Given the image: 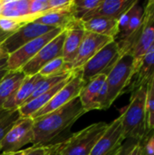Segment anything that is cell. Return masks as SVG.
<instances>
[{"label": "cell", "instance_id": "1", "mask_svg": "<svg viewBox=\"0 0 154 155\" xmlns=\"http://www.w3.org/2000/svg\"><path fill=\"white\" fill-rule=\"evenodd\" d=\"M85 111L79 96L60 107L34 120V146H49L50 143L69 130Z\"/></svg>", "mask_w": 154, "mask_h": 155}, {"label": "cell", "instance_id": "2", "mask_svg": "<svg viewBox=\"0 0 154 155\" xmlns=\"http://www.w3.org/2000/svg\"><path fill=\"white\" fill-rule=\"evenodd\" d=\"M148 86H142L133 91L129 104L122 110V125L125 139L142 142L151 133L148 130L146 112Z\"/></svg>", "mask_w": 154, "mask_h": 155}, {"label": "cell", "instance_id": "3", "mask_svg": "<svg viewBox=\"0 0 154 155\" xmlns=\"http://www.w3.org/2000/svg\"><path fill=\"white\" fill-rule=\"evenodd\" d=\"M108 125L104 122L93 124L51 147L59 155H89Z\"/></svg>", "mask_w": 154, "mask_h": 155}, {"label": "cell", "instance_id": "4", "mask_svg": "<svg viewBox=\"0 0 154 155\" xmlns=\"http://www.w3.org/2000/svg\"><path fill=\"white\" fill-rule=\"evenodd\" d=\"M134 72L135 63L133 56L129 53L122 54L106 75L107 98L105 110L110 108L119 96L125 94L134 75Z\"/></svg>", "mask_w": 154, "mask_h": 155}, {"label": "cell", "instance_id": "5", "mask_svg": "<svg viewBox=\"0 0 154 155\" xmlns=\"http://www.w3.org/2000/svg\"><path fill=\"white\" fill-rule=\"evenodd\" d=\"M121 56L117 42L115 40L112 41L79 70L83 80L86 83L100 74L107 75Z\"/></svg>", "mask_w": 154, "mask_h": 155}, {"label": "cell", "instance_id": "6", "mask_svg": "<svg viewBox=\"0 0 154 155\" xmlns=\"http://www.w3.org/2000/svg\"><path fill=\"white\" fill-rule=\"evenodd\" d=\"M34 139V120L20 117L5 135L0 144V154L19 152L24 146L32 143Z\"/></svg>", "mask_w": 154, "mask_h": 155}, {"label": "cell", "instance_id": "7", "mask_svg": "<svg viewBox=\"0 0 154 155\" xmlns=\"http://www.w3.org/2000/svg\"><path fill=\"white\" fill-rule=\"evenodd\" d=\"M64 29L55 28L51 32L39 36L38 38L25 44L19 49H17L13 54H9L7 57V68L8 71L21 70V68L25 65L35 54L51 40L62 33Z\"/></svg>", "mask_w": 154, "mask_h": 155}, {"label": "cell", "instance_id": "8", "mask_svg": "<svg viewBox=\"0 0 154 155\" xmlns=\"http://www.w3.org/2000/svg\"><path fill=\"white\" fill-rule=\"evenodd\" d=\"M65 29L46 44L21 70L26 76L37 74L40 70L51 61L63 56V45L65 38Z\"/></svg>", "mask_w": 154, "mask_h": 155}, {"label": "cell", "instance_id": "9", "mask_svg": "<svg viewBox=\"0 0 154 155\" xmlns=\"http://www.w3.org/2000/svg\"><path fill=\"white\" fill-rule=\"evenodd\" d=\"M86 83L83 80L80 71H74L73 76L71 79L65 84L64 86H63L56 94L51 99V101L44 105L43 108H41L39 111H37L34 114L32 115V119H35L37 117L43 116L44 114H47L51 112H54L60 107L65 105L74 98L78 97L83 87L84 86Z\"/></svg>", "mask_w": 154, "mask_h": 155}, {"label": "cell", "instance_id": "10", "mask_svg": "<svg viewBox=\"0 0 154 155\" xmlns=\"http://www.w3.org/2000/svg\"><path fill=\"white\" fill-rule=\"evenodd\" d=\"M112 41H113V39L110 37L85 31L84 39L81 43L74 60L69 64H65L66 71L74 72L80 70L103 47H104Z\"/></svg>", "mask_w": 154, "mask_h": 155}, {"label": "cell", "instance_id": "11", "mask_svg": "<svg viewBox=\"0 0 154 155\" xmlns=\"http://www.w3.org/2000/svg\"><path fill=\"white\" fill-rule=\"evenodd\" d=\"M55 28L36 24L34 22L25 23L16 32L7 37L1 45V48L7 54H11L25 44L44 35Z\"/></svg>", "mask_w": 154, "mask_h": 155}, {"label": "cell", "instance_id": "12", "mask_svg": "<svg viewBox=\"0 0 154 155\" xmlns=\"http://www.w3.org/2000/svg\"><path fill=\"white\" fill-rule=\"evenodd\" d=\"M125 140L122 125V116L120 115L109 124L106 131L89 155H112Z\"/></svg>", "mask_w": 154, "mask_h": 155}, {"label": "cell", "instance_id": "13", "mask_svg": "<svg viewBox=\"0 0 154 155\" xmlns=\"http://www.w3.org/2000/svg\"><path fill=\"white\" fill-rule=\"evenodd\" d=\"M66 35L63 45V59L66 64H71L79 50L81 43L84 39L85 30L83 21L74 20L66 29Z\"/></svg>", "mask_w": 154, "mask_h": 155}, {"label": "cell", "instance_id": "14", "mask_svg": "<svg viewBox=\"0 0 154 155\" xmlns=\"http://www.w3.org/2000/svg\"><path fill=\"white\" fill-rule=\"evenodd\" d=\"M154 78V46L143 57L125 93H133L142 86H148Z\"/></svg>", "mask_w": 154, "mask_h": 155}, {"label": "cell", "instance_id": "15", "mask_svg": "<svg viewBox=\"0 0 154 155\" xmlns=\"http://www.w3.org/2000/svg\"><path fill=\"white\" fill-rule=\"evenodd\" d=\"M42 77L43 76L39 74L33 76H26L14 95L4 104L2 109L5 111H18V109L28 101L37 83L42 79Z\"/></svg>", "mask_w": 154, "mask_h": 155}, {"label": "cell", "instance_id": "16", "mask_svg": "<svg viewBox=\"0 0 154 155\" xmlns=\"http://www.w3.org/2000/svg\"><path fill=\"white\" fill-rule=\"evenodd\" d=\"M136 2V0H102L100 5L86 15L82 21L93 17H108L119 20V18Z\"/></svg>", "mask_w": 154, "mask_h": 155}, {"label": "cell", "instance_id": "17", "mask_svg": "<svg viewBox=\"0 0 154 155\" xmlns=\"http://www.w3.org/2000/svg\"><path fill=\"white\" fill-rule=\"evenodd\" d=\"M84 30L115 40L119 35L118 20L108 17H93L83 21Z\"/></svg>", "mask_w": 154, "mask_h": 155}, {"label": "cell", "instance_id": "18", "mask_svg": "<svg viewBox=\"0 0 154 155\" xmlns=\"http://www.w3.org/2000/svg\"><path fill=\"white\" fill-rule=\"evenodd\" d=\"M74 20L70 7L62 10H48L33 19L31 22L53 28L66 29Z\"/></svg>", "mask_w": 154, "mask_h": 155}, {"label": "cell", "instance_id": "19", "mask_svg": "<svg viewBox=\"0 0 154 155\" xmlns=\"http://www.w3.org/2000/svg\"><path fill=\"white\" fill-rule=\"evenodd\" d=\"M106 80V74H100L88 82L83 87L79 98L85 113L96 110V101Z\"/></svg>", "mask_w": 154, "mask_h": 155}, {"label": "cell", "instance_id": "20", "mask_svg": "<svg viewBox=\"0 0 154 155\" xmlns=\"http://www.w3.org/2000/svg\"><path fill=\"white\" fill-rule=\"evenodd\" d=\"M26 75L22 70L8 71L0 81V110L4 104L10 99L20 87Z\"/></svg>", "mask_w": 154, "mask_h": 155}, {"label": "cell", "instance_id": "21", "mask_svg": "<svg viewBox=\"0 0 154 155\" xmlns=\"http://www.w3.org/2000/svg\"><path fill=\"white\" fill-rule=\"evenodd\" d=\"M143 15H144V7L143 5H141L140 2L137 0L135 2V4L133 5V14H132V16L130 18V21L128 23L126 29L121 35H118V37L115 39V41L123 40V39H126L129 36H131L140 26V25L143 19Z\"/></svg>", "mask_w": 154, "mask_h": 155}, {"label": "cell", "instance_id": "22", "mask_svg": "<svg viewBox=\"0 0 154 155\" xmlns=\"http://www.w3.org/2000/svg\"><path fill=\"white\" fill-rule=\"evenodd\" d=\"M102 0H73L71 12L75 20L82 21L86 15L95 10Z\"/></svg>", "mask_w": 154, "mask_h": 155}, {"label": "cell", "instance_id": "23", "mask_svg": "<svg viewBox=\"0 0 154 155\" xmlns=\"http://www.w3.org/2000/svg\"><path fill=\"white\" fill-rule=\"evenodd\" d=\"M20 118L18 111H5L0 110V144L5 135L8 133L11 127Z\"/></svg>", "mask_w": 154, "mask_h": 155}, {"label": "cell", "instance_id": "24", "mask_svg": "<svg viewBox=\"0 0 154 155\" xmlns=\"http://www.w3.org/2000/svg\"><path fill=\"white\" fill-rule=\"evenodd\" d=\"M65 73H69L68 71H66L65 62L64 61L63 57H59L48 63L40 70L38 74L43 77H50L63 74Z\"/></svg>", "mask_w": 154, "mask_h": 155}, {"label": "cell", "instance_id": "25", "mask_svg": "<svg viewBox=\"0 0 154 155\" xmlns=\"http://www.w3.org/2000/svg\"><path fill=\"white\" fill-rule=\"evenodd\" d=\"M146 112H147L148 130L149 132H152L154 131V78L148 86Z\"/></svg>", "mask_w": 154, "mask_h": 155}, {"label": "cell", "instance_id": "26", "mask_svg": "<svg viewBox=\"0 0 154 155\" xmlns=\"http://www.w3.org/2000/svg\"><path fill=\"white\" fill-rule=\"evenodd\" d=\"M25 23L21 19H12L0 17V29L7 34H14L20 27H22Z\"/></svg>", "mask_w": 154, "mask_h": 155}, {"label": "cell", "instance_id": "27", "mask_svg": "<svg viewBox=\"0 0 154 155\" xmlns=\"http://www.w3.org/2000/svg\"><path fill=\"white\" fill-rule=\"evenodd\" d=\"M142 153L144 155L154 154V132H151L142 142Z\"/></svg>", "mask_w": 154, "mask_h": 155}, {"label": "cell", "instance_id": "28", "mask_svg": "<svg viewBox=\"0 0 154 155\" xmlns=\"http://www.w3.org/2000/svg\"><path fill=\"white\" fill-rule=\"evenodd\" d=\"M139 143L141 142L133 139H126L123 143L112 155H127Z\"/></svg>", "mask_w": 154, "mask_h": 155}, {"label": "cell", "instance_id": "29", "mask_svg": "<svg viewBox=\"0 0 154 155\" xmlns=\"http://www.w3.org/2000/svg\"><path fill=\"white\" fill-rule=\"evenodd\" d=\"M30 1L31 0H17L16 2V10L20 16V19L23 21L29 15Z\"/></svg>", "mask_w": 154, "mask_h": 155}, {"label": "cell", "instance_id": "30", "mask_svg": "<svg viewBox=\"0 0 154 155\" xmlns=\"http://www.w3.org/2000/svg\"><path fill=\"white\" fill-rule=\"evenodd\" d=\"M73 0H48L49 10H62L71 7Z\"/></svg>", "mask_w": 154, "mask_h": 155}, {"label": "cell", "instance_id": "31", "mask_svg": "<svg viewBox=\"0 0 154 155\" xmlns=\"http://www.w3.org/2000/svg\"><path fill=\"white\" fill-rule=\"evenodd\" d=\"M50 154V145L49 146H32L25 149V155H49Z\"/></svg>", "mask_w": 154, "mask_h": 155}, {"label": "cell", "instance_id": "32", "mask_svg": "<svg viewBox=\"0 0 154 155\" xmlns=\"http://www.w3.org/2000/svg\"><path fill=\"white\" fill-rule=\"evenodd\" d=\"M8 57V56H7ZM7 57L0 60V81L3 79V77L8 73L7 68Z\"/></svg>", "mask_w": 154, "mask_h": 155}, {"label": "cell", "instance_id": "33", "mask_svg": "<svg viewBox=\"0 0 154 155\" xmlns=\"http://www.w3.org/2000/svg\"><path fill=\"white\" fill-rule=\"evenodd\" d=\"M127 155H142V146L141 143H139Z\"/></svg>", "mask_w": 154, "mask_h": 155}, {"label": "cell", "instance_id": "34", "mask_svg": "<svg viewBox=\"0 0 154 155\" xmlns=\"http://www.w3.org/2000/svg\"><path fill=\"white\" fill-rule=\"evenodd\" d=\"M11 35L10 34H7V33H5L4 31H2L1 29H0V45L7 38V37H9Z\"/></svg>", "mask_w": 154, "mask_h": 155}, {"label": "cell", "instance_id": "35", "mask_svg": "<svg viewBox=\"0 0 154 155\" xmlns=\"http://www.w3.org/2000/svg\"><path fill=\"white\" fill-rule=\"evenodd\" d=\"M25 150H21L19 152H15V153H4V154L0 155H25Z\"/></svg>", "mask_w": 154, "mask_h": 155}, {"label": "cell", "instance_id": "36", "mask_svg": "<svg viewBox=\"0 0 154 155\" xmlns=\"http://www.w3.org/2000/svg\"><path fill=\"white\" fill-rule=\"evenodd\" d=\"M8 55L3 51V49L1 48V46H0V60H2V59H4V58H6Z\"/></svg>", "mask_w": 154, "mask_h": 155}, {"label": "cell", "instance_id": "37", "mask_svg": "<svg viewBox=\"0 0 154 155\" xmlns=\"http://www.w3.org/2000/svg\"><path fill=\"white\" fill-rule=\"evenodd\" d=\"M49 155H59L54 150H53L52 149V147H51V145H50V154Z\"/></svg>", "mask_w": 154, "mask_h": 155}, {"label": "cell", "instance_id": "38", "mask_svg": "<svg viewBox=\"0 0 154 155\" xmlns=\"http://www.w3.org/2000/svg\"><path fill=\"white\" fill-rule=\"evenodd\" d=\"M1 15H2V1L0 0V17H1Z\"/></svg>", "mask_w": 154, "mask_h": 155}, {"label": "cell", "instance_id": "39", "mask_svg": "<svg viewBox=\"0 0 154 155\" xmlns=\"http://www.w3.org/2000/svg\"><path fill=\"white\" fill-rule=\"evenodd\" d=\"M142 155H144V154H143V153H142ZM154 155V154H153Z\"/></svg>", "mask_w": 154, "mask_h": 155}, {"label": "cell", "instance_id": "40", "mask_svg": "<svg viewBox=\"0 0 154 155\" xmlns=\"http://www.w3.org/2000/svg\"><path fill=\"white\" fill-rule=\"evenodd\" d=\"M153 132H154V131H153Z\"/></svg>", "mask_w": 154, "mask_h": 155}]
</instances>
